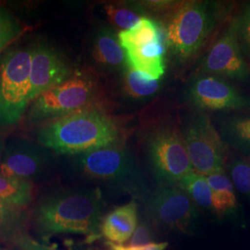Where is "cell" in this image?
<instances>
[{"label": "cell", "mask_w": 250, "mask_h": 250, "mask_svg": "<svg viewBox=\"0 0 250 250\" xmlns=\"http://www.w3.org/2000/svg\"><path fill=\"white\" fill-rule=\"evenodd\" d=\"M229 171L234 189L250 199V161L237 159L232 161Z\"/></svg>", "instance_id": "d4e9b609"}, {"label": "cell", "mask_w": 250, "mask_h": 250, "mask_svg": "<svg viewBox=\"0 0 250 250\" xmlns=\"http://www.w3.org/2000/svg\"><path fill=\"white\" fill-rule=\"evenodd\" d=\"M32 48L15 49L0 60V126L17 124L31 104Z\"/></svg>", "instance_id": "5b68a950"}, {"label": "cell", "mask_w": 250, "mask_h": 250, "mask_svg": "<svg viewBox=\"0 0 250 250\" xmlns=\"http://www.w3.org/2000/svg\"><path fill=\"white\" fill-rule=\"evenodd\" d=\"M116 125L97 109L85 108L41 127L37 142L60 155L78 156L116 142Z\"/></svg>", "instance_id": "7a4b0ae2"}, {"label": "cell", "mask_w": 250, "mask_h": 250, "mask_svg": "<svg viewBox=\"0 0 250 250\" xmlns=\"http://www.w3.org/2000/svg\"><path fill=\"white\" fill-rule=\"evenodd\" d=\"M218 21L214 5L206 1L180 4L170 15L166 41L170 53L178 60L195 56L205 45Z\"/></svg>", "instance_id": "277c9868"}, {"label": "cell", "mask_w": 250, "mask_h": 250, "mask_svg": "<svg viewBox=\"0 0 250 250\" xmlns=\"http://www.w3.org/2000/svg\"><path fill=\"white\" fill-rule=\"evenodd\" d=\"M69 78H71L70 68L57 50L44 44L32 48L31 102Z\"/></svg>", "instance_id": "4fadbf2b"}, {"label": "cell", "mask_w": 250, "mask_h": 250, "mask_svg": "<svg viewBox=\"0 0 250 250\" xmlns=\"http://www.w3.org/2000/svg\"><path fill=\"white\" fill-rule=\"evenodd\" d=\"M104 10L109 23L120 32L129 30L144 18L146 9L141 4L108 3L104 5Z\"/></svg>", "instance_id": "ffe728a7"}, {"label": "cell", "mask_w": 250, "mask_h": 250, "mask_svg": "<svg viewBox=\"0 0 250 250\" xmlns=\"http://www.w3.org/2000/svg\"><path fill=\"white\" fill-rule=\"evenodd\" d=\"M118 38L124 49L140 47L161 40V30L153 20L144 17L133 28L119 32Z\"/></svg>", "instance_id": "d6986e66"}, {"label": "cell", "mask_w": 250, "mask_h": 250, "mask_svg": "<svg viewBox=\"0 0 250 250\" xmlns=\"http://www.w3.org/2000/svg\"><path fill=\"white\" fill-rule=\"evenodd\" d=\"M201 70L204 74L232 80L249 79L250 66L243 57L233 21L206 55Z\"/></svg>", "instance_id": "7c38bea8"}, {"label": "cell", "mask_w": 250, "mask_h": 250, "mask_svg": "<svg viewBox=\"0 0 250 250\" xmlns=\"http://www.w3.org/2000/svg\"><path fill=\"white\" fill-rule=\"evenodd\" d=\"M182 134L193 171L203 176L224 172L227 145L208 117H194Z\"/></svg>", "instance_id": "9c48e42d"}, {"label": "cell", "mask_w": 250, "mask_h": 250, "mask_svg": "<svg viewBox=\"0 0 250 250\" xmlns=\"http://www.w3.org/2000/svg\"><path fill=\"white\" fill-rule=\"evenodd\" d=\"M189 101L200 110L250 109V98L221 77L204 74L194 79L188 91Z\"/></svg>", "instance_id": "8fae6325"}, {"label": "cell", "mask_w": 250, "mask_h": 250, "mask_svg": "<svg viewBox=\"0 0 250 250\" xmlns=\"http://www.w3.org/2000/svg\"><path fill=\"white\" fill-rule=\"evenodd\" d=\"M30 213L26 208L14 205L0 197V243L12 245L26 233Z\"/></svg>", "instance_id": "2e32d148"}, {"label": "cell", "mask_w": 250, "mask_h": 250, "mask_svg": "<svg viewBox=\"0 0 250 250\" xmlns=\"http://www.w3.org/2000/svg\"><path fill=\"white\" fill-rule=\"evenodd\" d=\"M73 167L83 178L124 190L136 197L148 194L143 173L133 155L124 146L111 145L75 156Z\"/></svg>", "instance_id": "3957f363"}, {"label": "cell", "mask_w": 250, "mask_h": 250, "mask_svg": "<svg viewBox=\"0 0 250 250\" xmlns=\"http://www.w3.org/2000/svg\"><path fill=\"white\" fill-rule=\"evenodd\" d=\"M177 187L191 197L197 208L213 213L211 188L206 176L191 171L181 180Z\"/></svg>", "instance_id": "44dd1931"}, {"label": "cell", "mask_w": 250, "mask_h": 250, "mask_svg": "<svg viewBox=\"0 0 250 250\" xmlns=\"http://www.w3.org/2000/svg\"><path fill=\"white\" fill-rule=\"evenodd\" d=\"M91 56L95 63L106 71H120L127 67L125 52L111 27L101 26L94 33L91 41Z\"/></svg>", "instance_id": "5bb4252c"}, {"label": "cell", "mask_w": 250, "mask_h": 250, "mask_svg": "<svg viewBox=\"0 0 250 250\" xmlns=\"http://www.w3.org/2000/svg\"><path fill=\"white\" fill-rule=\"evenodd\" d=\"M22 33L21 25L8 9L0 7V54Z\"/></svg>", "instance_id": "cb8c5ba5"}, {"label": "cell", "mask_w": 250, "mask_h": 250, "mask_svg": "<svg viewBox=\"0 0 250 250\" xmlns=\"http://www.w3.org/2000/svg\"><path fill=\"white\" fill-rule=\"evenodd\" d=\"M211 188L213 213L220 218L232 215L237 208L234 187L225 172L206 176Z\"/></svg>", "instance_id": "e0dca14e"}, {"label": "cell", "mask_w": 250, "mask_h": 250, "mask_svg": "<svg viewBox=\"0 0 250 250\" xmlns=\"http://www.w3.org/2000/svg\"><path fill=\"white\" fill-rule=\"evenodd\" d=\"M153 239L154 234L149 224L146 222H141L137 225L135 231L127 245L132 247H141L154 242Z\"/></svg>", "instance_id": "4316f807"}, {"label": "cell", "mask_w": 250, "mask_h": 250, "mask_svg": "<svg viewBox=\"0 0 250 250\" xmlns=\"http://www.w3.org/2000/svg\"><path fill=\"white\" fill-rule=\"evenodd\" d=\"M137 225L138 207L134 200H131L104 216L99 236L107 242L125 244L131 239Z\"/></svg>", "instance_id": "9a60e30c"}, {"label": "cell", "mask_w": 250, "mask_h": 250, "mask_svg": "<svg viewBox=\"0 0 250 250\" xmlns=\"http://www.w3.org/2000/svg\"><path fill=\"white\" fill-rule=\"evenodd\" d=\"M0 197L14 205L27 208L34 200L33 184L0 175Z\"/></svg>", "instance_id": "7402d4cb"}, {"label": "cell", "mask_w": 250, "mask_h": 250, "mask_svg": "<svg viewBox=\"0 0 250 250\" xmlns=\"http://www.w3.org/2000/svg\"><path fill=\"white\" fill-rule=\"evenodd\" d=\"M124 86L125 92L132 98L145 99L157 93L160 83L126 67L124 70Z\"/></svg>", "instance_id": "603a6c76"}, {"label": "cell", "mask_w": 250, "mask_h": 250, "mask_svg": "<svg viewBox=\"0 0 250 250\" xmlns=\"http://www.w3.org/2000/svg\"><path fill=\"white\" fill-rule=\"evenodd\" d=\"M11 247H13L16 250H58L52 247L36 241L35 238H33L27 232L21 235L18 239L11 245Z\"/></svg>", "instance_id": "83f0119b"}, {"label": "cell", "mask_w": 250, "mask_h": 250, "mask_svg": "<svg viewBox=\"0 0 250 250\" xmlns=\"http://www.w3.org/2000/svg\"><path fill=\"white\" fill-rule=\"evenodd\" d=\"M224 143L250 158V116L238 115L226 119L219 132Z\"/></svg>", "instance_id": "ac0fdd59"}, {"label": "cell", "mask_w": 250, "mask_h": 250, "mask_svg": "<svg viewBox=\"0 0 250 250\" xmlns=\"http://www.w3.org/2000/svg\"><path fill=\"white\" fill-rule=\"evenodd\" d=\"M152 170L161 186H178L193 171L183 134L172 128H162L152 134L147 143Z\"/></svg>", "instance_id": "ba28073f"}, {"label": "cell", "mask_w": 250, "mask_h": 250, "mask_svg": "<svg viewBox=\"0 0 250 250\" xmlns=\"http://www.w3.org/2000/svg\"><path fill=\"white\" fill-rule=\"evenodd\" d=\"M145 204L152 224L167 232L192 233L198 222V208L177 186H161L149 192Z\"/></svg>", "instance_id": "8992f818"}, {"label": "cell", "mask_w": 250, "mask_h": 250, "mask_svg": "<svg viewBox=\"0 0 250 250\" xmlns=\"http://www.w3.org/2000/svg\"><path fill=\"white\" fill-rule=\"evenodd\" d=\"M4 147H5V144L4 141L0 138V163H1V158H2V154L4 151Z\"/></svg>", "instance_id": "4dcf8cb0"}, {"label": "cell", "mask_w": 250, "mask_h": 250, "mask_svg": "<svg viewBox=\"0 0 250 250\" xmlns=\"http://www.w3.org/2000/svg\"><path fill=\"white\" fill-rule=\"evenodd\" d=\"M93 96L94 85L88 78L72 76L34 99L28 108L27 120L37 123L70 115L85 109Z\"/></svg>", "instance_id": "52a82bcc"}, {"label": "cell", "mask_w": 250, "mask_h": 250, "mask_svg": "<svg viewBox=\"0 0 250 250\" xmlns=\"http://www.w3.org/2000/svg\"><path fill=\"white\" fill-rule=\"evenodd\" d=\"M106 250H166L169 244L167 242H152L148 245L141 247H132L125 244H114L111 242H105Z\"/></svg>", "instance_id": "f1b7e54d"}, {"label": "cell", "mask_w": 250, "mask_h": 250, "mask_svg": "<svg viewBox=\"0 0 250 250\" xmlns=\"http://www.w3.org/2000/svg\"><path fill=\"white\" fill-rule=\"evenodd\" d=\"M104 216V202L98 189H58L40 197L30 221L42 240L79 234L93 241L100 234Z\"/></svg>", "instance_id": "6da1fadb"}, {"label": "cell", "mask_w": 250, "mask_h": 250, "mask_svg": "<svg viewBox=\"0 0 250 250\" xmlns=\"http://www.w3.org/2000/svg\"><path fill=\"white\" fill-rule=\"evenodd\" d=\"M39 143L14 139L5 145L0 163V175L31 182L43 177L51 167L52 156Z\"/></svg>", "instance_id": "30bf717a"}, {"label": "cell", "mask_w": 250, "mask_h": 250, "mask_svg": "<svg viewBox=\"0 0 250 250\" xmlns=\"http://www.w3.org/2000/svg\"><path fill=\"white\" fill-rule=\"evenodd\" d=\"M68 250H101L99 248L93 247V246H87V245H83V244H78V243H72L69 245Z\"/></svg>", "instance_id": "f546056e"}, {"label": "cell", "mask_w": 250, "mask_h": 250, "mask_svg": "<svg viewBox=\"0 0 250 250\" xmlns=\"http://www.w3.org/2000/svg\"><path fill=\"white\" fill-rule=\"evenodd\" d=\"M232 21L243 57L246 61H250V3L247 4Z\"/></svg>", "instance_id": "484cf974"}]
</instances>
